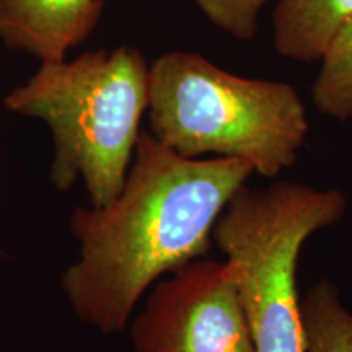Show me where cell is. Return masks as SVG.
I'll list each match as a JSON object with an SVG mask.
<instances>
[{
  "mask_svg": "<svg viewBox=\"0 0 352 352\" xmlns=\"http://www.w3.org/2000/svg\"><path fill=\"white\" fill-rule=\"evenodd\" d=\"M307 352H352V314L340 289L323 279L300 302Z\"/></svg>",
  "mask_w": 352,
  "mask_h": 352,
  "instance_id": "obj_8",
  "label": "cell"
},
{
  "mask_svg": "<svg viewBox=\"0 0 352 352\" xmlns=\"http://www.w3.org/2000/svg\"><path fill=\"white\" fill-rule=\"evenodd\" d=\"M103 7V0H0V41L59 63L90 36Z\"/></svg>",
  "mask_w": 352,
  "mask_h": 352,
  "instance_id": "obj_6",
  "label": "cell"
},
{
  "mask_svg": "<svg viewBox=\"0 0 352 352\" xmlns=\"http://www.w3.org/2000/svg\"><path fill=\"white\" fill-rule=\"evenodd\" d=\"M253 175L248 162L186 158L140 132L120 195L70 217L78 259L63 289L77 318L103 334L126 329L148 287L210 252L219 215Z\"/></svg>",
  "mask_w": 352,
  "mask_h": 352,
  "instance_id": "obj_1",
  "label": "cell"
},
{
  "mask_svg": "<svg viewBox=\"0 0 352 352\" xmlns=\"http://www.w3.org/2000/svg\"><path fill=\"white\" fill-rule=\"evenodd\" d=\"M311 100L315 108L331 120L342 122L352 118V16L321 56Z\"/></svg>",
  "mask_w": 352,
  "mask_h": 352,
  "instance_id": "obj_9",
  "label": "cell"
},
{
  "mask_svg": "<svg viewBox=\"0 0 352 352\" xmlns=\"http://www.w3.org/2000/svg\"><path fill=\"white\" fill-rule=\"evenodd\" d=\"M129 334L134 352H254L227 259H192L158 279Z\"/></svg>",
  "mask_w": 352,
  "mask_h": 352,
  "instance_id": "obj_5",
  "label": "cell"
},
{
  "mask_svg": "<svg viewBox=\"0 0 352 352\" xmlns=\"http://www.w3.org/2000/svg\"><path fill=\"white\" fill-rule=\"evenodd\" d=\"M217 28L239 41H252L258 32V16L270 0H195Z\"/></svg>",
  "mask_w": 352,
  "mask_h": 352,
  "instance_id": "obj_10",
  "label": "cell"
},
{
  "mask_svg": "<svg viewBox=\"0 0 352 352\" xmlns=\"http://www.w3.org/2000/svg\"><path fill=\"white\" fill-rule=\"evenodd\" d=\"M347 209L340 189L245 184L219 215L212 240L235 272L254 352H307L297 294L302 246Z\"/></svg>",
  "mask_w": 352,
  "mask_h": 352,
  "instance_id": "obj_4",
  "label": "cell"
},
{
  "mask_svg": "<svg viewBox=\"0 0 352 352\" xmlns=\"http://www.w3.org/2000/svg\"><path fill=\"white\" fill-rule=\"evenodd\" d=\"M349 16L352 0H279L272 15V44L285 59L320 60Z\"/></svg>",
  "mask_w": 352,
  "mask_h": 352,
  "instance_id": "obj_7",
  "label": "cell"
},
{
  "mask_svg": "<svg viewBox=\"0 0 352 352\" xmlns=\"http://www.w3.org/2000/svg\"><path fill=\"white\" fill-rule=\"evenodd\" d=\"M148 121L153 138L178 155L239 158L264 178L296 165L308 134L292 85L235 76L186 51L151 65Z\"/></svg>",
  "mask_w": 352,
  "mask_h": 352,
  "instance_id": "obj_3",
  "label": "cell"
},
{
  "mask_svg": "<svg viewBox=\"0 0 352 352\" xmlns=\"http://www.w3.org/2000/svg\"><path fill=\"white\" fill-rule=\"evenodd\" d=\"M148 96L151 65L138 50L121 46L70 63H41L3 104L50 126L54 188L69 191L82 178L91 208H103L124 186Z\"/></svg>",
  "mask_w": 352,
  "mask_h": 352,
  "instance_id": "obj_2",
  "label": "cell"
}]
</instances>
